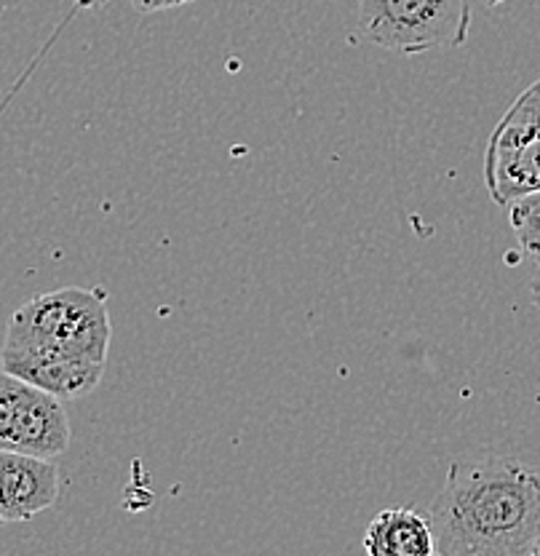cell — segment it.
Wrapping results in <instances>:
<instances>
[{"label": "cell", "instance_id": "6da1fadb", "mask_svg": "<svg viewBox=\"0 0 540 556\" xmlns=\"http://www.w3.org/2000/svg\"><path fill=\"white\" fill-rule=\"evenodd\" d=\"M428 521L441 556H530L540 538V473L501 455L455 460Z\"/></svg>", "mask_w": 540, "mask_h": 556}, {"label": "cell", "instance_id": "7a4b0ae2", "mask_svg": "<svg viewBox=\"0 0 540 556\" xmlns=\"http://www.w3.org/2000/svg\"><path fill=\"white\" fill-rule=\"evenodd\" d=\"M110 313L102 292L65 287L14 311L0 348V369L62 402L89 396L104 378Z\"/></svg>", "mask_w": 540, "mask_h": 556}, {"label": "cell", "instance_id": "3957f363", "mask_svg": "<svg viewBox=\"0 0 540 556\" xmlns=\"http://www.w3.org/2000/svg\"><path fill=\"white\" fill-rule=\"evenodd\" d=\"M468 25V0H359V38L397 54L457 49Z\"/></svg>", "mask_w": 540, "mask_h": 556}, {"label": "cell", "instance_id": "277c9868", "mask_svg": "<svg viewBox=\"0 0 540 556\" xmlns=\"http://www.w3.org/2000/svg\"><path fill=\"white\" fill-rule=\"evenodd\" d=\"M485 185L498 206L540 190V80L511 102L487 139Z\"/></svg>", "mask_w": 540, "mask_h": 556}, {"label": "cell", "instance_id": "5b68a950", "mask_svg": "<svg viewBox=\"0 0 540 556\" xmlns=\"http://www.w3.org/2000/svg\"><path fill=\"white\" fill-rule=\"evenodd\" d=\"M70 437L62 399L0 369V450L54 460L67 452Z\"/></svg>", "mask_w": 540, "mask_h": 556}, {"label": "cell", "instance_id": "8992f818", "mask_svg": "<svg viewBox=\"0 0 540 556\" xmlns=\"http://www.w3.org/2000/svg\"><path fill=\"white\" fill-rule=\"evenodd\" d=\"M60 497V468L49 457L0 450V525L38 517Z\"/></svg>", "mask_w": 540, "mask_h": 556}, {"label": "cell", "instance_id": "52a82bcc", "mask_svg": "<svg viewBox=\"0 0 540 556\" xmlns=\"http://www.w3.org/2000/svg\"><path fill=\"white\" fill-rule=\"evenodd\" d=\"M367 556H434L437 538L431 521L412 508H386L364 532Z\"/></svg>", "mask_w": 540, "mask_h": 556}, {"label": "cell", "instance_id": "ba28073f", "mask_svg": "<svg viewBox=\"0 0 540 556\" xmlns=\"http://www.w3.org/2000/svg\"><path fill=\"white\" fill-rule=\"evenodd\" d=\"M506 212L519 249L540 268V190L511 201Z\"/></svg>", "mask_w": 540, "mask_h": 556}, {"label": "cell", "instance_id": "9c48e42d", "mask_svg": "<svg viewBox=\"0 0 540 556\" xmlns=\"http://www.w3.org/2000/svg\"><path fill=\"white\" fill-rule=\"evenodd\" d=\"M193 0H131L135 11L139 14H155V11H166V9H177V5H188Z\"/></svg>", "mask_w": 540, "mask_h": 556}, {"label": "cell", "instance_id": "30bf717a", "mask_svg": "<svg viewBox=\"0 0 540 556\" xmlns=\"http://www.w3.org/2000/svg\"><path fill=\"white\" fill-rule=\"evenodd\" d=\"M75 5H80V9H91V11H97V9H104V5L110 3V0H73Z\"/></svg>", "mask_w": 540, "mask_h": 556}, {"label": "cell", "instance_id": "8fae6325", "mask_svg": "<svg viewBox=\"0 0 540 556\" xmlns=\"http://www.w3.org/2000/svg\"><path fill=\"white\" fill-rule=\"evenodd\" d=\"M530 298H532V305L540 311V278L538 281L530 283Z\"/></svg>", "mask_w": 540, "mask_h": 556}, {"label": "cell", "instance_id": "7c38bea8", "mask_svg": "<svg viewBox=\"0 0 540 556\" xmlns=\"http://www.w3.org/2000/svg\"><path fill=\"white\" fill-rule=\"evenodd\" d=\"M481 3H487V5H501V3H506V0H481Z\"/></svg>", "mask_w": 540, "mask_h": 556}, {"label": "cell", "instance_id": "4fadbf2b", "mask_svg": "<svg viewBox=\"0 0 540 556\" xmlns=\"http://www.w3.org/2000/svg\"><path fill=\"white\" fill-rule=\"evenodd\" d=\"M530 556H540V538H538V543H536V546H532V552H530Z\"/></svg>", "mask_w": 540, "mask_h": 556}, {"label": "cell", "instance_id": "5bb4252c", "mask_svg": "<svg viewBox=\"0 0 540 556\" xmlns=\"http://www.w3.org/2000/svg\"><path fill=\"white\" fill-rule=\"evenodd\" d=\"M434 556H441V554H434Z\"/></svg>", "mask_w": 540, "mask_h": 556}]
</instances>
